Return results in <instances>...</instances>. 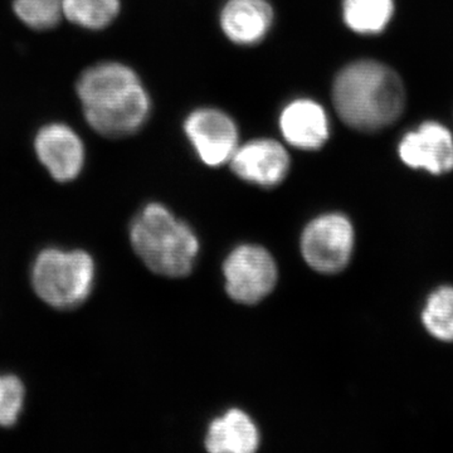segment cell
I'll return each instance as SVG.
<instances>
[{"label": "cell", "mask_w": 453, "mask_h": 453, "mask_svg": "<svg viewBox=\"0 0 453 453\" xmlns=\"http://www.w3.org/2000/svg\"><path fill=\"white\" fill-rule=\"evenodd\" d=\"M83 118L98 135L127 138L149 120L151 101L138 73L121 62H100L76 82Z\"/></svg>", "instance_id": "6da1fadb"}, {"label": "cell", "mask_w": 453, "mask_h": 453, "mask_svg": "<svg viewBox=\"0 0 453 453\" xmlns=\"http://www.w3.org/2000/svg\"><path fill=\"white\" fill-rule=\"evenodd\" d=\"M259 432L249 414L228 411L208 428L205 447L213 453H251L259 446Z\"/></svg>", "instance_id": "4fadbf2b"}, {"label": "cell", "mask_w": 453, "mask_h": 453, "mask_svg": "<svg viewBox=\"0 0 453 453\" xmlns=\"http://www.w3.org/2000/svg\"><path fill=\"white\" fill-rule=\"evenodd\" d=\"M35 151L50 177L59 183L76 180L85 166L81 136L65 122L43 125L35 136Z\"/></svg>", "instance_id": "ba28073f"}, {"label": "cell", "mask_w": 453, "mask_h": 453, "mask_svg": "<svg viewBox=\"0 0 453 453\" xmlns=\"http://www.w3.org/2000/svg\"><path fill=\"white\" fill-rule=\"evenodd\" d=\"M223 273L229 297L249 305L264 300L277 282L275 259L267 250L256 244H243L229 253Z\"/></svg>", "instance_id": "8992f818"}, {"label": "cell", "mask_w": 453, "mask_h": 453, "mask_svg": "<svg viewBox=\"0 0 453 453\" xmlns=\"http://www.w3.org/2000/svg\"><path fill=\"white\" fill-rule=\"evenodd\" d=\"M399 157L405 165L425 169L432 174H445L453 169L451 133L436 122H427L407 134L399 144Z\"/></svg>", "instance_id": "30bf717a"}, {"label": "cell", "mask_w": 453, "mask_h": 453, "mask_svg": "<svg viewBox=\"0 0 453 453\" xmlns=\"http://www.w3.org/2000/svg\"><path fill=\"white\" fill-rule=\"evenodd\" d=\"M13 11L33 31H50L64 18V0H13Z\"/></svg>", "instance_id": "e0dca14e"}, {"label": "cell", "mask_w": 453, "mask_h": 453, "mask_svg": "<svg viewBox=\"0 0 453 453\" xmlns=\"http://www.w3.org/2000/svg\"><path fill=\"white\" fill-rule=\"evenodd\" d=\"M290 155L280 142L257 139L238 146L231 159L238 178L259 187H275L290 170Z\"/></svg>", "instance_id": "9c48e42d"}, {"label": "cell", "mask_w": 453, "mask_h": 453, "mask_svg": "<svg viewBox=\"0 0 453 453\" xmlns=\"http://www.w3.org/2000/svg\"><path fill=\"white\" fill-rule=\"evenodd\" d=\"M130 240L146 267L163 276L188 275L199 252L192 228L159 203H150L135 217Z\"/></svg>", "instance_id": "3957f363"}, {"label": "cell", "mask_w": 453, "mask_h": 453, "mask_svg": "<svg viewBox=\"0 0 453 453\" xmlns=\"http://www.w3.org/2000/svg\"><path fill=\"white\" fill-rule=\"evenodd\" d=\"M279 124L283 139L301 150H318L329 140L327 113L320 104L309 98L291 101L283 107Z\"/></svg>", "instance_id": "8fae6325"}, {"label": "cell", "mask_w": 453, "mask_h": 453, "mask_svg": "<svg viewBox=\"0 0 453 453\" xmlns=\"http://www.w3.org/2000/svg\"><path fill=\"white\" fill-rule=\"evenodd\" d=\"M26 402V389L16 375L0 374V428H11L19 421Z\"/></svg>", "instance_id": "ac0fdd59"}, {"label": "cell", "mask_w": 453, "mask_h": 453, "mask_svg": "<svg viewBox=\"0 0 453 453\" xmlns=\"http://www.w3.org/2000/svg\"><path fill=\"white\" fill-rule=\"evenodd\" d=\"M96 268L88 252L50 247L35 256L31 268L33 290L56 310H73L88 301Z\"/></svg>", "instance_id": "277c9868"}, {"label": "cell", "mask_w": 453, "mask_h": 453, "mask_svg": "<svg viewBox=\"0 0 453 453\" xmlns=\"http://www.w3.org/2000/svg\"><path fill=\"white\" fill-rule=\"evenodd\" d=\"M426 330L441 342H453V288L442 286L429 295L422 311Z\"/></svg>", "instance_id": "2e32d148"}, {"label": "cell", "mask_w": 453, "mask_h": 453, "mask_svg": "<svg viewBox=\"0 0 453 453\" xmlns=\"http://www.w3.org/2000/svg\"><path fill=\"white\" fill-rule=\"evenodd\" d=\"M393 13V0H344L342 3L345 25L359 35H377L384 31Z\"/></svg>", "instance_id": "5bb4252c"}, {"label": "cell", "mask_w": 453, "mask_h": 453, "mask_svg": "<svg viewBox=\"0 0 453 453\" xmlns=\"http://www.w3.org/2000/svg\"><path fill=\"white\" fill-rule=\"evenodd\" d=\"M120 9V0H64V18L88 31L107 28Z\"/></svg>", "instance_id": "9a60e30c"}, {"label": "cell", "mask_w": 453, "mask_h": 453, "mask_svg": "<svg viewBox=\"0 0 453 453\" xmlns=\"http://www.w3.org/2000/svg\"><path fill=\"white\" fill-rule=\"evenodd\" d=\"M219 22L229 41L253 46L273 28V8L267 0H229L220 12Z\"/></svg>", "instance_id": "7c38bea8"}, {"label": "cell", "mask_w": 453, "mask_h": 453, "mask_svg": "<svg viewBox=\"0 0 453 453\" xmlns=\"http://www.w3.org/2000/svg\"><path fill=\"white\" fill-rule=\"evenodd\" d=\"M333 100L336 112L348 127L374 133L401 118L405 92L398 74L386 65L357 61L336 76Z\"/></svg>", "instance_id": "7a4b0ae2"}, {"label": "cell", "mask_w": 453, "mask_h": 453, "mask_svg": "<svg viewBox=\"0 0 453 453\" xmlns=\"http://www.w3.org/2000/svg\"><path fill=\"white\" fill-rule=\"evenodd\" d=\"M354 228L340 213L324 214L306 226L301 237V251L310 267L320 273H338L350 261Z\"/></svg>", "instance_id": "5b68a950"}, {"label": "cell", "mask_w": 453, "mask_h": 453, "mask_svg": "<svg viewBox=\"0 0 453 453\" xmlns=\"http://www.w3.org/2000/svg\"><path fill=\"white\" fill-rule=\"evenodd\" d=\"M184 131L196 155L210 166L231 162L238 148V129L231 116L220 110H195L184 122Z\"/></svg>", "instance_id": "52a82bcc"}]
</instances>
